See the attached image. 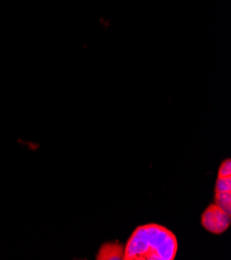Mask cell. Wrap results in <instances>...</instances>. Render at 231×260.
Masks as SVG:
<instances>
[{"mask_svg": "<svg viewBox=\"0 0 231 260\" xmlns=\"http://www.w3.org/2000/svg\"><path fill=\"white\" fill-rule=\"evenodd\" d=\"M177 239L168 228L155 224L138 226L123 247L124 260H173Z\"/></svg>", "mask_w": 231, "mask_h": 260, "instance_id": "1", "label": "cell"}, {"mask_svg": "<svg viewBox=\"0 0 231 260\" xmlns=\"http://www.w3.org/2000/svg\"><path fill=\"white\" fill-rule=\"evenodd\" d=\"M215 204L231 214V162L227 159L222 162L215 187Z\"/></svg>", "mask_w": 231, "mask_h": 260, "instance_id": "2", "label": "cell"}, {"mask_svg": "<svg viewBox=\"0 0 231 260\" xmlns=\"http://www.w3.org/2000/svg\"><path fill=\"white\" fill-rule=\"evenodd\" d=\"M97 260L123 259V246L119 243H105L100 248L96 255Z\"/></svg>", "mask_w": 231, "mask_h": 260, "instance_id": "4", "label": "cell"}, {"mask_svg": "<svg viewBox=\"0 0 231 260\" xmlns=\"http://www.w3.org/2000/svg\"><path fill=\"white\" fill-rule=\"evenodd\" d=\"M231 214L213 203L210 204L201 216L202 226L214 235H221L230 226Z\"/></svg>", "mask_w": 231, "mask_h": 260, "instance_id": "3", "label": "cell"}]
</instances>
